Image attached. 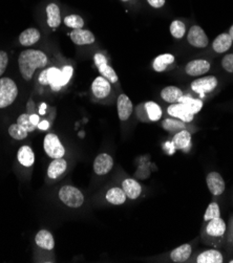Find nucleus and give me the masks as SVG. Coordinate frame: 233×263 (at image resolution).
Returning a JSON list of instances; mask_svg holds the SVG:
<instances>
[{
    "label": "nucleus",
    "mask_w": 233,
    "mask_h": 263,
    "mask_svg": "<svg viewBox=\"0 0 233 263\" xmlns=\"http://www.w3.org/2000/svg\"><path fill=\"white\" fill-rule=\"evenodd\" d=\"M46 55L37 50H27L19 55L18 65L22 78L30 81L38 68H44L47 65Z\"/></svg>",
    "instance_id": "nucleus-1"
},
{
    "label": "nucleus",
    "mask_w": 233,
    "mask_h": 263,
    "mask_svg": "<svg viewBox=\"0 0 233 263\" xmlns=\"http://www.w3.org/2000/svg\"><path fill=\"white\" fill-rule=\"evenodd\" d=\"M232 42L233 41H232L230 35L224 33V34L219 35L214 39V41L212 43V47H213L214 52L222 54V53L227 52L230 49L231 45H232Z\"/></svg>",
    "instance_id": "nucleus-23"
},
{
    "label": "nucleus",
    "mask_w": 233,
    "mask_h": 263,
    "mask_svg": "<svg viewBox=\"0 0 233 263\" xmlns=\"http://www.w3.org/2000/svg\"><path fill=\"white\" fill-rule=\"evenodd\" d=\"M31 115L23 114L18 117L17 118V124L20 125L23 129L27 130L28 132H33L36 129V126L31 122Z\"/></svg>",
    "instance_id": "nucleus-37"
},
{
    "label": "nucleus",
    "mask_w": 233,
    "mask_h": 263,
    "mask_svg": "<svg viewBox=\"0 0 233 263\" xmlns=\"http://www.w3.org/2000/svg\"><path fill=\"white\" fill-rule=\"evenodd\" d=\"M163 128L169 132H179L185 129V123L181 119L176 118H166L162 123Z\"/></svg>",
    "instance_id": "nucleus-32"
},
{
    "label": "nucleus",
    "mask_w": 233,
    "mask_h": 263,
    "mask_svg": "<svg viewBox=\"0 0 233 263\" xmlns=\"http://www.w3.org/2000/svg\"><path fill=\"white\" fill-rule=\"evenodd\" d=\"M60 201L70 208H80L84 203L83 193L73 186H64L59 191Z\"/></svg>",
    "instance_id": "nucleus-3"
},
{
    "label": "nucleus",
    "mask_w": 233,
    "mask_h": 263,
    "mask_svg": "<svg viewBox=\"0 0 233 263\" xmlns=\"http://www.w3.org/2000/svg\"><path fill=\"white\" fill-rule=\"evenodd\" d=\"M117 107H118V115L119 118L121 121H126V119L130 118L133 111V103L130 100V98L127 97L126 94H120L118 101H117Z\"/></svg>",
    "instance_id": "nucleus-14"
},
{
    "label": "nucleus",
    "mask_w": 233,
    "mask_h": 263,
    "mask_svg": "<svg viewBox=\"0 0 233 263\" xmlns=\"http://www.w3.org/2000/svg\"><path fill=\"white\" fill-rule=\"evenodd\" d=\"M47 25L50 28L56 29L61 25V14L59 6L56 3H50L46 6Z\"/></svg>",
    "instance_id": "nucleus-18"
},
{
    "label": "nucleus",
    "mask_w": 233,
    "mask_h": 263,
    "mask_svg": "<svg viewBox=\"0 0 233 263\" xmlns=\"http://www.w3.org/2000/svg\"><path fill=\"white\" fill-rule=\"evenodd\" d=\"M187 40L192 46L198 47V49H204L209 43L208 37L204 29L199 26H194L190 28L187 35Z\"/></svg>",
    "instance_id": "nucleus-8"
},
{
    "label": "nucleus",
    "mask_w": 233,
    "mask_h": 263,
    "mask_svg": "<svg viewBox=\"0 0 233 263\" xmlns=\"http://www.w3.org/2000/svg\"><path fill=\"white\" fill-rule=\"evenodd\" d=\"M221 217V211H220V206L216 203H211L208 205V208L205 212L204 215V220L209 221L213 218H219Z\"/></svg>",
    "instance_id": "nucleus-36"
},
{
    "label": "nucleus",
    "mask_w": 233,
    "mask_h": 263,
    "mask_svg": "<svg viewBox=\"0 0 233 263\" xmlns=\"http://www.w3.org/2000/svg\"><path fill=\"white\" fill-rule=\"evenodd\" d=\"M222 66L228 73H233V54L225 56L222 60Z\"/></svg>",
    "instance_id": "nucleus-39"
},
{
    "label": "nucleus",
    "mask_w": 233,
    "mask_h": 263,
    "mask_svg": "<svg viewBox=\"0 0 233 263\" xmlns=\"http://www.w3.org/2000/svg\"><path fill=\"white\" fill-rule=\"evenodd\" d=\"M170 33L175 39H181L186 33V27L180 20H174L170 25Z\"/></svg>",
    "instance_id": "nucleus-35"
},
{
    "label": "nucleus",
    "mask_w": 233,
    "mask_h": 263,
    "mask_svg": "<svg viewBox=\"0 0 233 263\" xmlns=\"http://www.w3.org/2000/svg\"><path fill=\"white\" fill-rule=\"evenodd\" d=\"M122 189L126 196L131 199H136L142 192V187L138 181L133 178H127L122 182Z\"/></svg>",
    "instance_id": "nucleus-21"
},
{
    "label": "nucleus",
    "mask_w": 233,
    "mask_h": 263,
    "mask_svg": "<svg viewBox=\"0 0 233 263\" xmlns=\"http://www.w3.org/2000/svg\"><path fill=\"white\" fill-rule=\"evenodd\" d=\"M167 113L173 117H178L184 123L191 122L195 117V115L186 106L181 104V103H173L172 105L167 108Z\"/></svg>",
    "instance_id": "nucleus-12"
},
{
    "label": "nucleus",
    "mask_w": 233,
    "mask_h": 263,
    "mask_svg": "<svg viewBox=\"0 0 233 263\" xmlns=\"http://www.w3.org/2000/svg\"><path fill=\"white\" fill-rule=\"evenodd\" d=\"M9 64V57L4 51H0V77H1Z\"/></svg>",
    "instance_id": "nucleus-40"
},
{
    "label": "nucleus",
    "mask_w": 233,
    "mask_h": 263,
    "mask_svg": "<svg viewBox=\"0 0 233 263\" xmlns=\"http://www.w3.org/2000/svg\"><path fill=\"white\" fill-rule=\"evenodd\" d=\"M144 108L146 110L147 117L152 122L159 121L162 117V109L155 102H146L144 104Z\"/></svg>",
    "instance_id": "nucleus-31"
},
{
    "label": "nucleus",
    "mask_w": 233,
    "mask_h": 263,
    "mask_svg": "<svg viewBox=\"0 0 233 263\" xmlns=\"http://www.w3.org/2000/svg\"><path fill=\"white\" fill-rule=\"evenodd\" d=\"M229 35H230V37H231V39H232V41H233V26L230 28V30H229Z\"/></svg>",
    "instance_id": "nucleus-45"
},
{
    "label": "nucleus",
    "mask_w": 233,
    "mask_h": 263,
    "mask_svg": "<svg viewBox=\"0 0 233 263\" xmlns=\"http://www.w3.org/2000/svg\"><path fill=\"white\" fill-rule=\"evenodd\" d=\"M73 76V67L71 66H64L60 71V85L61 87L66 86Z\"/></svg>",
    "instance_id": "nucleus-38"
},
{
    "label": "nucleus",
    "mask_w": 233,
    "mask_h": 263,
    "mask_svg": "<svg viewBox=\"0 0 233 263\" xmlns=\"http://www.w3.org/2000/svg\"><path fill=\"white\" fill-rule=\"evenodd\" d=\"M126 194L121 188H111L106 193V201L111 205H122L126 201Z\"/></svg>",
    "instance_id": "nucleus-29"
},
{
    "label": "nucleus",
    "mask_w": 233,
    "mask_h": 263,
    "mask_svg": "<svg viewBox=\"0 0 233 263\" xmlns=\"http://www.w3.org/2000/svg\"><path fill=\"white\" fill-rule=\"evenodd\" d=\"M64 23H66V26L70 28V29H82L84 27V20L81 17V16L79 15H68L67 16L66 18H64Z\"/></svg>",
    "instance_id": "nucleus-33"
},
{
    "label": "nucleus",
    "mask_w": 233,
    "mask_h": 263,
    "mask_svg": "<svg viewBox=\"0 0 233 263\" xmlns=\"http://www.w3.org/2000/svg\"><path fill=\"white\" fill-rule=\"evenodd\" d=\"M114 167V159L107 153H101L94 162V171L98 175L107 174Z\"/></svg>",
    "instance_id": "nucleus-9"
},
{
    "label": "nucleus",
    "mask_w": 233,
    "mask_h": 263,
    "mask_svg": "<svg viewBox=\"0 0 233 263\" xmlns=\"http://www.w3.org/2000/svg\"><path fill=\"white\" fill-rule=\"evenodd\" d=\"M178 103H181V104L186 106L194 115L198 114L199 111L203 107V102L200 100L194 99V98H190V97H185V95H183V97H181L179 99Z\"/></svg>",
    "instance_id": "nucleus-30"
},
{
    "label": "nucleus",
    "mask_w": 233,
    "mask_h": 263,
    "mask_svg": "<svg viewBox=\"0 0 233 263\" xmlns=\"http://www.w3.org/2000/svg\"><path fill=\"white\" fill-rule=\"evenodd\" d=\"M70 39L75 44L77 45H88L95 42V35L92 31L83 29H74L70 33Z\"/></svg>",
    "instance_id": "nucleus-15"
},
{
    "label": "nucleus",
    "mask_w": 233,
    "mask_h": 263,
    "mask_svg": "<svg viewBox=\"0 0 233 263\" xmlns=\"http://www.w3.org/2000/svg\"><path fill=\"white\" fill-rule=\"evenodd\" d=\"M60 71V69L56 67L46 68L40 73L38 81L41 85H51L53 90L59 91L61 89Z\"/></svg>",
    "instance_id": "nucleus-5"
},
{
    "label": "nucleus",
    "mask_w": 233,
    "mask_h": 263,
    "mask_svg": "<svg viewBox=\"0 0 233 263\" xmlns=\"http://www.w3.org/2000/svg\"><path fill=\"white\" fill-rule=\"evenodd\" d=\"M230 263H233V260H231V261H230Z\"/></svg>",
    "instance_id": "nucleus-47"
},
{
    "label": "nucleus",
    "mask_w": 233,
    "mask_h": 263,
    "mask_svg": "<svg viewBox=\"0 0 233 263\" xmlns=\"http://www.w3.org/2000/svg\"><path fill=\"white\" fill-rule=\"evenodd\" d=\"M41 37V34L37 29L31 28L23 30L19 36V42L23 46H31L36 44Z\"/></svg>",
    "instance_id": "nucleus-20"
},
{
    "label": "nucleus",
    "mask_w": 233,
    "mask_h": 263,
    "mask_svg": "<svg viewBox=\"0 0 233 263\" xmlns=\"http://www.w3.org/2000/svg\"><path fill=\"white\" fill-rule=\"evenodd\" d=\"M218 86V79L214 76H207L195 80L191 83V88L199 94H205L206 92H211Z\"/></svg>",
    "instance_id": "nucleus-7"
},
{
    "label": "nucleus",
    "mask_w": 233,
    "mask_h": 263,
    "mask_svg": "<svg viewBox=\"0 0 233 263\" xmlns=\"http://www.w3.org/2000/svg\"><path fill=\"white\" fill-rule=\"evenodd\" d=\"M9 134L13 139L17 141H21V140H25L28 137L29 132L23 129L20 125L16 123V124H12L9 127Z\"/></svg>",
    "instance_id": "nucleus-34"
},
{
    "label": "nucleus",
    "mask_w": 233,
    "mask_h": 263,
    "mask_svg": "<svg viewBox=\"0 0 233 263\" xmlns=\"http://www.w3.org/2000/svg\"><path fill=\"white\" fill-rule=\"evenodd\" d=\"M191 135L186 130H181L176 132L173 137L172 145L175 149H187L190 146Z\"/></svg>",
    "instance_id": "nucleus-28"
},
{
    "label": "nucleus",
    "mask_w": 233,
    "mask_h": 263,
    "mask_svg": "<svg viewBox=\"0 0 233 263\" xmlns=\"http://www.w3.org/2000/svg\"><path fill=\"white\" fill-rule=\"evenodd\" d=\"M183 91L175 86H167L161 91V98H162L167 103H173L178 102L181 97H183Z\"/></svg>",
    "instance_id": "nucleus-25"
},
{
    "label": "nucleus",
    "mask_w": 233,
    "mask_h": 263,
    "mask_svg": "<svg viewBox=\"0 0 233 263\" xmlns=\"http://www.w3.org/2000/svg\"><path fill=\"white\" fill-rule=\"evenodd\" d=\"M30 117H31V122L33 123V124H34V125L37 127V126H38V124L40 123L39 117H38L37 115H34V114H33V115H31V116H30Z\"/></svg>",
    "instance_id": "nucleus-43"
},
{
    "label": "nucleus",
    "mask_w": 233,
    "mask_h": 263,
    "mask_svg": "<svg viewBox=\"0 0 233 263\" xmlns=\"http://www.w3.org/2000/svg\"><path fill=\"white\" fill-rule=\"evenodd\" d=\"M191 253H192L191 245L188 243H185L179 246V248L174 249L170 253V258L173 262H178V263L185 262L189 259Z\"/></svg>",
    "instance_id": "nucleus-22"
},
{
    "label": "nucleus",
    "mask_w": 233,
    "mask_h": 263,
    "mask_svg": "<svg viewBox=\"0 0 233 263\" xmlns=\"http://www.w3.org/2000/svg\"><path fill=\"white\" fill-rule=\"evenodd\" d=\"M206 182H207V187L209 191H210L213 195L223 194L225 188H226L224 178L218 172L209 173L206 177Z\"/></svg>",
    "instance_id": "nucleus-10"
},
{
    "label": "nucleus",
    "mask_w": 233,
    "mask_h": 263,
    "mask_svg": "<svg viewBox=\"0 0 233 263\" xmlns=\"http://www.w3.org/2000/svg\"><path fill=\"white\" fill-rule=\"evenodd\" d=\"M94 60H95V64H96V66H97L99 73L101 74L102 77L108 80L110 83H117L118 82V76L116 74V71L107 64L105 56L98 53V54L95 55Z\"/></svg>",
    "instance_id": "nucleus-6"
},
{
    "label": "nucleus",
    "mask_w": 233,
    "mask_h": 263,
    "mask_svg": "<svg viewBox=\"0 0 233 263\" xmlns=\"http://www.w3.org/2000/svg\"><path fill=\"white\" fill-rule=\"evenodd\" d=\"M45 109H46V104H45V103H42V104L40 105V108H39V114L41 116L45 115Z\"/></svg>",
    "instance_id": "nucleus-44"
},
{
    "label": "nucleus",
    "mask_w": 233,
    "mask_h": 263,
    "mask_svg": "<svg viewBox=\"0 0 233 263\" xmlns=\"http://www.w3.org/2000/svg\"><path fill=\"white\" fill-rule=\"evenodd\" d=\"M18 95V87L10 78H0V108L12 105Z\"/></svg>",
    "instance_id": "nucleus-2"
},
{
    "label": "nucleus",
    "mask_w": 233,
    "mask_h": 263,
    "mask_svg": "<svg viewBox=\"0 0 233 263\" xmlns=\"http://www.w3.org/2000/svg\"><path fill=\"white\" fill-rule=\"evenodd\" d=\"M17 158H18V162L22 166L31 167V166H33L35 162V154L30 146H22L18 150Z\"/></svg>",
    "instance_id": "nucleus-27"
},
{
    "label": "nucleus",
    "mask_w": 233,
    "mask_h": 263,
    "mask_svg": "<svg viewBox=\"0 0 233 263\" xmlns=\"http://www.w3.org/2000/svg\"><path fill=\"white\" fill-rule=\"evenodd\" d=\"M206 232L209 236L221 237L226 232V224L221 217L213 218L209 220V224L206 227Z\"/></svg>",
    "instance_id": "nucleus-19"
},
{
    "label": "nucleus",
    "mask_w": 233,
    "mask_h": 263,
    "mask_svg": "<svg viewBox=\"0 0 233 263\" xmlns=\"http://www.w3.org/2000/svg\"><path fill=\"white\" fill-rule=\"evenodd\" d=\"M67 163L63 158H54V161L50 164L47 168V176L50 178H57L67 171Z\"/></svg>",
    "instance_id": "nucleus-16"
},
{
    "label": "nucleus",
    "mask_w": 233,
    "mask_h": 263,
    "mask_svg": "<svg viewBox=\"0 0 233 263\" xmlns=\"http://www.w3.org/2000/svg\"><path fill=\"white\" fill-rule=\"evenodd\" d=\"M147 2L155 9H160L165 4V0H147Z\"/></svg>",
    "instance_id": "nucleus-41"
},
{
    "label": "nucleus",
    "mask_w": 233,
    "mask_h": 263,
    "mask_svg": "<svg viewBox=\"0 0 233 263\" xmlns=\"http://www.w3.org/2000/svg\"><path fill=\"white\" fill-rule=\"evenodd\" d=\"M198 263H222L223 255L216 250H208L200 253L198 258Z\"/></svg>",
    "instance_id": "nucleus-26"
},
{
    "label": "nucleus",
    "mask_w": 233,
    "mask_h": 263,
    "mask_svg": "<svg viewBox=\"0 0 233 263\" xmlns=\"http://www.w3.org/2000/svg\"><path fill=\"white\" fill-rule=\"evenodd\" d=\"M92 90L96 98L105 99L110 93V82L104 77H97L92 84Z\"/></svg>",
    "instance_id": "nucleus-13"
},
{
    "label": "nucleus",
    "mask_w": 233,
    "mask_h": 263,
    "mask_svg": "<svg viewBox=\"0 0 233 263\" xmlns=\"http://www.w3.org/2000/svg\"><path fill=\"white\" fill-rule=\"evenodd\" d=\"M35 241H36V244L39 246V248H41L43 250L51 251L54 249V246H55L54 237L49 232V231H46V230L39 231L36 237H35Z\"/></svg>",
    "instance_id": "nucleus-17"
},
{
    "label": "nucleus",
    "mask_w": 233,
    "mask_h": 263,
    "mask_svg": "<svg viewBox=\"0 0 233 263\" xmlns=\"http://www.w3.org/2000/svg\"><path fill=\"white\" fill-rule=\"evenodd\" d=\"M38 128L40 130H46V129H49V127H50V123L47 122V121H42V122H40L38 124Z\"/></svg>",
    "instance_id": "nucleus-42"
},
{
    "label": "nucleus",
    "mask_w": 233,
    "mask_h": 263,
    "mask_svg": "<svg viewBox=\"0 0 233 263\" xmlns=\"http://www.w3.org/2000/svg\"><path fill=\"white\" fill-rule=\"evenodd\" d=\"M175 58L174 56L171 54H163L160 55L154 60V63H152V67L158 73H161V71H164L167 69V67L171 65L174 62Z\"/></svg>",
    "instance_id": "nucleus-24"
},
{
    "label": "nucleus",
    "mask_w": 233,
    "mask_h": 263,
    "mask_svg": "<svg viewBox=\"0 0 233 263\" xmlns=\"http://www.w3.org/2000/svg\"><path fill=\"white\" fill-rule=\"evenodd\" d=\"M122 1H130V0H122Z\"/></svg>",
    "instance_id": "nucleus-46"
},
{
    "label": "nucleus",
    "mask_w": 233,
    "mask_h": 263,
    "mask_svg": "<svg viewBox=\"0 0 233 263\" xmlns=\"http://www.w3.org/2000/svg\"><path fill=\"white\" fill-rule=\"evenodd\" d=\"M210 69V63L204 59H197L190 61L188 64L185 67V71L186 74L191 77H198L202 76L208 73Z\"/></svg>",
    "instance_id": "nucleus-11"
},
{
    "label": "nucleus",
    "mask_w": 233,
    "mask_h": 263,
    "mask_svg": "<svg viewBox=\"0 0 233 263\" xmlns=\"http://www.w3.org/2000/svg\"><path fill=\"white\" fill-rule=\"evenodd\" d=\"M43 147L46 154L52 158H62L66 154V149L61 144L57 135L47 134L44 138Z\"/></svg>",
    "instance_id": "nucleus-4"
}]
</instances>
